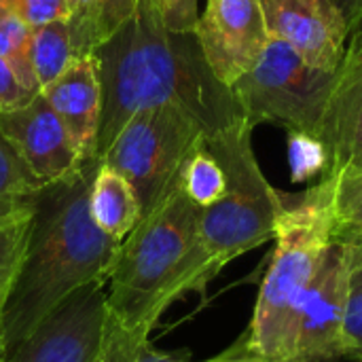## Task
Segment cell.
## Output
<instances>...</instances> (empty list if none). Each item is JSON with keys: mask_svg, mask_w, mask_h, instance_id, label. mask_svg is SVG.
Wrapping results in <instances>:
<instances>
[{"mask_svg": "<svg viewBox=\"0 0 362 362\" xmlns=\"http://www.w3.org/2000/svg\"><path fill=\"white\" fill-rule=\"evenodd\" d=\"M91 362H191V352H159L151 346L148 335L129 333L108 316L100 348Z\"/></svg>", "mask_w": 362, "mask_h": 362, "instance_id": "d6986e66", "label": "cell"}, {"mask_svg": "<svg viewBox=\"0 0 362 362\" xmlns=\"http://www.w3.org/2000/svg\"><path fill=\"white\" fill-rule=\"evenodd\" d=\"M202 208L178 189L142 216L121 242L106 291L108 316L125 331L151 335L163 316V295L189 252Z\"/></svg>", "mask_w": 362, "mask_h": 362, "instance_id": "5b68a950", "label": "cell"}, {"mask_svg": "<svg viewBox=\"0 0 362 362\" xmlns=\"http://www.w3.org/2000/svg\"><path fill=\"white\" fill-rule=\"evenodd\" d=\"M180 189L199 208H208L216 204L227 191L225 170L218 163V159L210 153L204 138L195 144V148L189 153V157L182 163Z\"/></svg>", "mask_w": 362, "mask_h": 362, "instance_id": "ffe728a7", "label": "cell"}, {"mask_svg": "<svg viewBox=\"0 0 362 362\" xmlns=\"http://www.w3.org/2000/svg\"><path fill=\"white\" fill-rule=\"evenodd\" d=\"M286 157L293 182H308L331 172L329 146L316 134L291 129L286 136Z\"/></svg>", "mask_w": 362, "mask_h": 362, "instance_id": "603a6c76", "label": "cell"}, {"mask_svg": "<svg viewBox=\"0 0 362 362\" xmlns=\"http://www.w3.org/2000/svg\"><path fill=\"white\" fill-rule=\"evenodd\" d=\"M83 161L95 159V140L102 112V85L95 55L74 57L68 68L42 89Z\"/></svg>", "mask_w": 362, "mask_h": 362, "instance_id": "4fadbf2b", "label": "cell"}, {"mask_svg": "<svg viewBox=\"0 0 362 362\" xmlns=\"http://www.w3.org/2000/svg\"><path fill=\"white\" fill-rule=\"evenodd\" d=\"M0 4L19 15L30 28L66 19V0H0Z\"/></svg>", "mask_w": 362, "mask_h": 362, "instance_id": "d4e9b609", "label": "cell"}, {"mask_svg": "<svg viewBox=\"0 0 362 362\" xmlns=\"http://www.w3.org/2000/svg\"><path fill=\"white\" fill-rule=\"evenodd\" d=\"M0 132L47 185L76 174L85 163L42 91L30 102L0 112Z\"/></svg>", "mask_w": 362, "mask_h": 362, "instance_id": "7c38bea8", "label": "cell"}, {"mask_svg": "<svg viewBox=\"0 0 362 362\" xmlns=\"http://www.w3.org/2000/svg\"><path fill=\"white\" fill-rule=\"evenodd\" d=\"M202 138L204 129L191 112L172 102L157 104L127 119L100 163L127 178L146 216L178 189L182 163Z\"/></svg>", "mask_w": 362, "mask_h": 362, "instance_id": "8992f818", "label": "cell"}, {"mask_svg": "<svg viewBox=\"0 0 362 362\" xmlns=\"http://www.w3.org/2000/svg\"><path fill=\"white\" fill-rule=\"evenodd\" d=\"M346 242L350 248V263L344 316V354L346 361L362 362V240Z\"/></svg>", "mask_w": 362, "mask_h": 362, "instance_id": "7402d4cb", "label": "cell"}, {"mask_svg": "<svg viewBox=\"0 0 362 362\" xmlns=\"http://www.w3.org/2000/svg\"><path fill=\"white\" fill-rule=\"evenodd\" d=\"M36 93H30L17 78L15 70L8 66L4 57H0V112L13 110L25 102H30Z\"/></svg>", "mask_w": 362, "mask_h": 362, "instance_id": "4316f807", "label": "cell"}, {"mask_svg": "<svg viewBox=\"0 0 362 362\" xmlns=\"http://www.w3.org/2000/svg\"><path fill=\"white\" fill-rule=\"evenodd\" d=\"M337 72H322L301 59L286 42L269 36L252 68L233 85V98L250 127L276 123L286 132L318 136Z\"/></svg>", "mask_w": 362, "mask_h": 362, "instance_id": "52a82bcc", "label": "cell"}, {"mask_svg": "<svg viewBox=\"0 0 362 362\" xmlns=\"http://www.w3.org/2000/svg\"><path fill=\"white\" fill-rule=\"evenodd\" d=\"M100 161L89 159L62 180L45 185L32 202V227L15 276L6 318V361L76 291L110 280L121 242L91 218L89 191Z\"/></svg>", "mask_w": 362, "mask_h": 362, "instance_id": "7a4b0ae2", "label": "cell"}, {"mask_svg": "<svg viewBox=\"0 0 362 362\" xmlns=\"http://www.w3.org/2000/svg\"><path fill=\"white\" fill-rule=\"evenodd\" d=\"M335 238L362 240V168L333 174Z\"/></svg>", "mask_w": 362, "mask_h": 362, "instance_id": "cb8c5ba5", "label": "cell"}, {"mask_svg": "<svg viewBox=\"0 0 362 362\" xmlns=\"http://www.w3.org/2000/svg\"><path fill=\"white\" fill-rule=\"evenodd\" d=\"M250 132L252 127L242 119L204 138L225 170L227 191L216 204L202 208L195 240L163 295V312L189 293L206 295L208 284L233 259L276 235L282 193L269 185L259 168Z\"/></svg>", "mask_w": 362, "mask_h": 362, "instance_id": "3957f363", "label": "cell"}, {"mask_svg": "<svg viewBox=\"0 0 362 362\" xmlns=\"http://www.w3.org/2000/svg\"><path fill=\"white\" fill-rule=\"evenodd\" d=\"M335 6L341 11L346 23H348V32L356 34L362 28V0H333Z\"/></svg>", "mask_w": 362, "mask_h": 362, "instance_id": "f1b7e54d", "label": "cell"}, {"mask_svg": "<svg viewBox=\"0 0 362 362\" xmlns=\"http://www.w3.org/2000/svg\"><path fill=\"white\" fill-rule=\"evenodd\" d=\"M195 36L212 74L231 89L269 40L259 0H208Z\"/></svg>", "mask_w": 362, "mask_h": 362, "instance_id": "30bf717a", "label": "cell"}, {"mask_svg": "<svg viewBox=\"0 0 362 362\" xmlns=\"http://www.w3.org/2000/svg\"><path fill=\"white\" fill-rule=\"evenodd\" d=\"M204 362H267L252 346H250V339H248V333L244 331L227 350H223L221 354L208 358Z\"/></svg>", "mask_w": 362, "mask_h": 362, "instance_id": "83f0119b", "label": "cell"}, {"mask_svg": "<svg viewBox=\"0 0 362 362\" xmlns=\"http://www.w3.org/2000/svg\"><path fill=\"white\" fill-rule=\"evenodd\" d=\"M163 25L172 32H195L197 0H153Z\"/></svg>", "mask_w": 362, "mask_h": 362, "instance_id": "484cf974", "label": "cell"}, {"mask_svg": "<svg viewBox=\"0 0 362 362\" xmlns=\"http://www.w3.org/2000/svg\"><path fill=\"white\" fill-rule=\"evenodd\" d=\"M318 136L331 153V172L362 168V64L341 62Z\"/></svg>", "mask_w": 362, "mask_h": 362, "instance_id": "5bb4252c", "label": "cell"}, {"mask_svg": "<svg viewBox=\"0 0 362 362\" xmlns=\"http://www.w3.org/2000/svg\"><path fill=\"white\" fill-rule=\"evenodd\" d=\"M6 223H8V221H6ZM0 225H2V223H0Z\"/></svg>", "mask_w": 362, "mask_h": 362, "instance_id": "4dcf8cb0", "label": "cell"}, {"mask_svg": "<svg viewBox=\"0 0 362 362\" xmlns=\"http://www.w3.org/2000/svg\"><path fill=\"white\" fill-rule=\"evenodd\" d=\"M30 227H32V210L0 225V362H6V341H4L6 305H8L15 276L25 255Z\"/></svg>", "mask_w": 362, "mask_h": 362, "instance_id": "44dd1931", "label": "cell"}, {"mask_svg": "<svg viewBox=\"0 0 362 362\" xmlns=\"http://www.w3.org/2000/svg\"><path fill=\"white\" fill-rule=\"evenodd\" d=\"M89 212L93 223L110 238L123 242L142 218L134 187L106 163H100L89 191Z\"/></svg>", "mask_w": 362, "mask_h": 362, "instance_id": "9a60e30c", "label": "cell"}, {"mask_svg": "<svg viewBox=\"0 0 362 362\" xmlns=\"http://www.w3.org/2000/svg\"><path fill=\"white\" fill-rule=\"evenodd\" d=\"M333 187L335 176L327 174L297 197L282 193L276 248L246 331L250 346L267 362H288L299 303L335 238Z\"/></svg>", "mask_w": 362, "mask_h": 362, "instance_id": "277c9868", "label": "cell"}, {"mask_svg": "<svg viewBox=\"0 0 362 362\" xmlns=\"http://www.w3.org/2000/svg\"><path fill=\"white\" fill-rule=\"evenodd\" d=\"M93 55L102 85L98 161L127 119L148 106H182L204 138L244 119L233 91L212 74L195 32L168 30L153 0H138L129 21Z\"/></svg>", "mask_w": 362, "mask_h": 362, "instance_id": "6da1fadb", "label": "cell"}, {"mask_svg": "<svg viewBox=\"0 0 362 362\" xmlns=\"http://www.w3.org/2000/svg\"><path fill=\"white\" fill-rule=\"evenodd\" d=\"M344 62H348V64H362V30H358L352 36V45L348 47V51L344 55Z\"/></svg>", "mask_w": 362, "mask_h": 362, "instance_id": "f546056e", "label": "cell"}, {"mask_svg": "<svg viewBox=\"0 0 362 362\" xmlns=\"http://www.w3.org/2000/svg\"><path fill=\"white\" fill-rule=\"evenodd\" d=\"M350 248L333 238L308 286L291 335L288 362H344V316Z\"/></svg>", "mask_w": 362, "mask_h": 362, "instance_id": "ba28073f", "label": "cell"}, {"mask_svg": "<svg viewBox=\"0 0 362 362\" xmlns=\"http://www.w3.org/2000/svg\"><path fill=\"white\" fill-rule=\"evenodd\" d=\"M15 144L0 132V223L32 210L36 193L45 187Z\"/></svg>", "mask_w": 362, "mask_h": 362, "instance_id": "e0dca14e", "label": "cell"}, {"mask_svg": "<svg viewBox=\"0 0 362 362\" xmlns=\"http://www.w3.org/2000/svg\"><path fill=\"white\" fill-rule=\"evenodd\" d=\"M269 36L293 47L305 64L337 72L346 55L348 23L333 0H259Z\"/></svg>", "mask_w": 362, "mask_h": 362, "instance_id": "8fae6325", "label": "cell"}, {"mask_svg": "<svg viewBox=\"0 0 362 362\" xmlns=\"http://www.w3.org/2000/svg\"><path fill=\"white\" fill-rule=\"evenodd\" d=\"M106 282L68 297L6 362H91L108 318Z\"/></svg>", "mask_w": 362, "mask_h": 362, "instance_id": "9c48e42d", "label": "cell"}, {"mask_svg": "<svg viewBox=\"0 0 362 362\" xmlns=\"http://www.w3.org/2000/svg\"><path fill=\"white\" fill-rule=\"evenodd\" d=\"M28 59H30L36 85L42 91L74 59L66 19H55V21L42 23L38 28H32Z\"/></svg>", "mask_w": 362, "mask_h": 362, "instance_id": "ac0fdd59", "label": "cell"}, {"mask_svg": "<svg viewBox=\"0 0 362 362\" xmlns=\"http://www.w3.org/2000/svg\"><path fill=\"white\" fill-rule=\"evenodd\" d=\"M138 0H66V23L74 57L106 45L134 15Z\"/></svg>", "mask_w": 362, "mask_h": 362, "instance_id": "2e32d148", "label": "cell"}]
</instances>
